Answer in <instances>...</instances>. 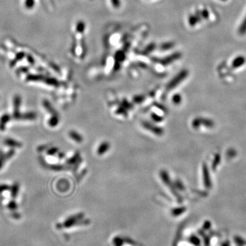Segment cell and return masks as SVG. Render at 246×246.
I'll return each instance as SVG.
<instances>
[{
  "label": "cell",
  "instance_id": "7c38bea8",
  "mask_svg": "<svg viewBox=\"0 0 246 246\" xmlns=\"http://www.w3.org/2000/svg\"><path fill=\"white\" fill-rule=\"evenodd\" d=\"M19 185L18 183H15L14 185L12 187V189H11V193H12V197L15 198L16 196H17L18 192H19Z\"/></svg>",
  "mask_w": 246,
  "mask_h": 246
},
{
  "label": "cell",
  "instance_id": "8fae6325",
  "mask_svg": "<svg viewBox=\"0 0 246 246\" xmlns=\"http://www.w3.org/2000/svg\"><path fill=\"white\" fill-rule=\"evenodd\" d=\"M58 123H59V118H58V116L56 114L53 115V116L51 117V118L49 119V125L50 127H55L56 125H58Z\"/></svg>",
  "mask_w": 246,
  "mask_h": 246
},
{
  "label": "cell",
  "instance_id": "e0dca14e",
  "mask_svg": "<svg viewBox=\"0 0 246 246\" xmlns=\"http://www.w3.org/2000/svg\"><path fill=\"white\" fill-rule=\"evenodd\" d=\"M3 160L4 158H0V169L1 168L2 166H3Z\"/></svg>",
  "mask_w": 246,
  "mask_h": 246
},
{
  "label": "cell",
  "instance_id": "3957f363",
  "mask_svg": "<svg viewBox=\"0 0 246 246\" xmlns=\"http://www.w3.org/2000/svg\"><path fill=\"white\" fill-rule=\"evenodd\" d=\"M10 120V116L8 114H5L1 117V120H0V129L4 131L6 128V125L7 124Z\"/></svg>",
  "mask_w": 246,
  "mask_h": 246
},
{
  "label": "cell",
  "instance_id": "9a60e30c",
  "mask_svg": "<svg viewBox=\"0 0 246 246\" xmlns=\"http://www.w3.org/2000/svg\"><path fill=\"white\" fill-rule=\"evenodd\" d=\"M14 154H15V150H11L10 151H9L7 154L5 155V157H4V159H5V158H6V159H8V158L12 157L13 155H14Z\"/></svg>",
  "mask_w": 246,
  "mask_h": 246
},
{
  "label": "cell",
  "instance_id": "277c9868",
  "mask_svg": "<svg viewBox=\"0 0 246 246\" xmlns=\"http://www.w3.org/2000/svg\"><path fill=\"white\" fill-rule=\"evenodd\" d=\"M5 144H7V145H8V146H11V147L19 148V147H21V146H22V144L21 143V142L16 141V140H15V139H10V138L6 139L5 140Z\"/></svg>",
  "mask_w": 246,
  "mask_h": 246
},
{
  "label": "cell",
  "instance_id": "30bf717a",
  "mask_svg": "<svg viewBox=\"0 0 246 246\" xmlns=\"http://www.w3.org/2000/svg\"><path fill=\"white\" fill-rule=\"evenodd\" d=\"M239 33L241 35H244L246 34V16L243 19L242 23L239 28Z\"/></svg>",
  "mask_w": 246,
  "mask_h": 246
},
{
  "label": "cell",
  "instance_id": "5b68a950",
  "mask_svg": "<svg viewBox=\"0 0 246 246\" xmlns=\"http://www.w3.org/2000/svg\"><path fill=\"white\" fill-rule=\"evenodd\" d=\"M245 58L243 57V56H239V57L236 58L234 60L233 62H232V66L234 68H237L241 66V65H243L245 63Z\"/></svg>",
  "mask_w": 246,
  "mask_h": 246
},
{
  "label": "cell",
  "instance_id": "52a82bcc",
  "mask_svg": "<svg viewBox=\"0 0 246 246\" xmlns=\"http://www.w3.org/2000/svg\"><path fill=\"white\" fill-rule=\"evenodd\" d=\"M42 105H43L45 109H46L49 113H51V114H52L53 115L55 114V110L53 109L52 105L50 104V103H49V101H47V100L43 101Z\"/></svg>",
  "mask_w": 246,
  "mask_h": 246
},
{
  "label": "cell",
  "instance_id": "ba28073f",
  "mask_svg": "<svg viewBox=\"0 0 246 246\" xmlns=\"http://www.w3.org/2000/svg\"><path fill=\"white\" fill-rule=\"evenodd\" d=\"M36 118V114L34 112H29L26 114L20 115L19 118L23 120H34Z\"/></svg>",
  "mask_w": 246,
  "mask_h": 246
},
{
  "label": "cell",
  "instance_id": "5bb4252c",
  "mask_svg": "<svg viewBox=\"0 0 246 246\" xmlns=\"http://www.w3.org/2000/svg\"><path fill=\"white\" fill-rule=\"evenodd\" d=\"M8 189L9 186L7 185H0V193L3 192L4 191L8 190Z\"/></svg>",
  "mask_w": 246,
  "mask_h": 246
},
{
  "label": "cell",
  "instance_id": "4fadbf2b",
  "mask_svg": "<svg viewBox=\"0 0 246 246\" xmlns=\"http://www.w3.org/2000/svg\"><path fill=\"white\" fill-rule=\"evenodd\" d=\"M8 208L10 209V210H15V209H17V203L15 202L14 201H12L9 203L8 204Z\"/></svg>",
  "mask_w": 246,
  "mask_h": 246
},
{
  "label": "cell",
  "instance_id": "ac0fdd59",
  "mask_svg": "<svg viewBox=\"0 0 246 246\" xmlns=\"http://www.w3.org/2000/svg\"><path fill=\"white\" fill-rule=\"evenodd\" d=\"M221 1H226V0H221Z\"/></svg>",
  "mask_w": 246,
  "mask_h": 246
},
{
  "label": "cell",
  "instance_id": "7a4b0ae2",
  "mask_svg": "<svg viewBox=\"0 0 246 246\" xmlns=\"http://www.w3.org/2000/svg\"><path fill=\"white\" fill-rule=\"evenodd\" d=\"M154 126V125H153ZM152 125H150V123H144V127L146 128H147L148 130H151L152 132H154L155 134L157 135H161L162 133H163V131H162L160 128H158L157 127H153Z\"/></svg>",
  "mask_w": 246,
  "mask_h": 246
},
{
  "label": "cell",
  "instance_id": "2e32d148",
  "mask_svg": "<svg viewBox=\"0 0 246 246\" xmlns=\"http://www.w3.org/2000/svg\"><path fill=\"white\" fill-rule=\"evenodd\" d=\"M58 150V148H51V149H49L48 151H47V154L50 155H54V154H55V153L57 152Z\"/></svg>",
  "mask_w": 246,
  "mask_h": 246
},
{
  "label": "cell",
  "instance_id": "9c48e42d",
  "mask_svg": "<svg viewBox=\"0 0 246 246\" xmlns=\"http://www.w3.org/2000/svg\"><path fill=\"white\" fill-rule=\"evenodd\" d=\"M109 144L107 143V142H104V143H103L101 145L99 146V148H98V150H97V153H98V154L99 155H102L103 153H105L106 151H107L108 149H109Z\"/></svg>",
  "mask_w": 246,
  "mask_h": 246
},
{
  "label": "cell",
  "instance_id": "6da1fadb",
  "mask_svg": "<svg viewBox=\"0 0 246 246\" xmlns=\"http://www.w3.org/2000/svg\"><path fill=\"white\" fill-rule=\"evenodd\" d=\"M21 98L19 95H16L14 98V117L16 118H19L20 113L19 108L21 106Z\"/></svg>",
  "mask_w": 246,
  "mask_h": 246
},
{
  "label": "cell",
  "instance_id": "8992f818",
  "mask_svg": "<svg viewBox=\"0 0 246 246\" xmlns=\"http://www.w3.org/2000/svg\"><path fill=\"white\" fill-rule=\"evenodd\" d=\"M69 136L71 137L72 139H73V140H75L76 142H80L83 140L82 137L81 135L78 134V133L75 132V131H71L69 133Z\"/></svg>",
  "mask_w": 246,
  "mask_h": 246
}]
</instances>
